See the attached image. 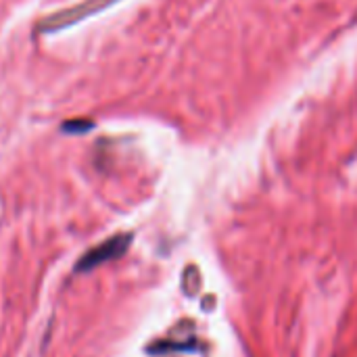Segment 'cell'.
<instances>
[{"label": "cell", "mask_w": 357, "mask_h": 357, "mask_svg": "<svg viewBox=\"0 0 357 357\" xmlns=\"http://www.w3.org/2000/svg\"><path fill=\"white\" fill-rule=\"evenodd\" d=\"M130 243H132V236H130V234H117V236H113V238L100 243L98 247L90 249V251L77 261V268H75V270L90 272V270H94V268H98V266H102V264H107V261H113V259L121 257V255L128 251Z\"/></svg>", "instance_id": "obj_2"}, {"label": "cell", "mask_w": 357, "mask_h": 357, "mask_svg": "<svg viewBox=\"0 0 357 357\" xmlns=\"http://www.w3.org/2000/svg\"><path fill=\"white\" fill-rule=\"evenodd\" d=\"M115 2H119V0H82L75 6H69V8H63V10H56V13L44 17L38 23V29L42 33H56V31H61L65 27H71V25H75V23H79V21H84V19L113 6Z\"/></svg>", "instance_id": "obj_1"}]
</instances>
